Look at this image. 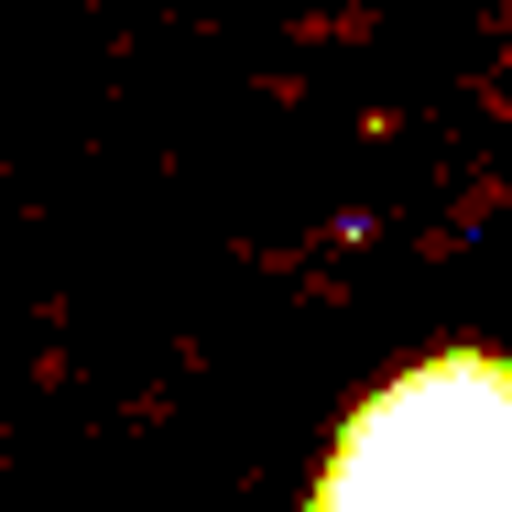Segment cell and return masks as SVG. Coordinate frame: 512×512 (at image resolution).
<instances>
[{"label":"cell","mask_w":512,"mask_h":512,"mask_svg":"<svg viewBox=\"0 0 512 512\" xmlns=\"http://www.w3.org/2000/svg\"><path fill=\"white\" fill-rule=\"evenodd\" d=\"M306 512H512V360L436 349L338 425Z\"/></svg>","instance_id":"cell-1"}]
</instances>
